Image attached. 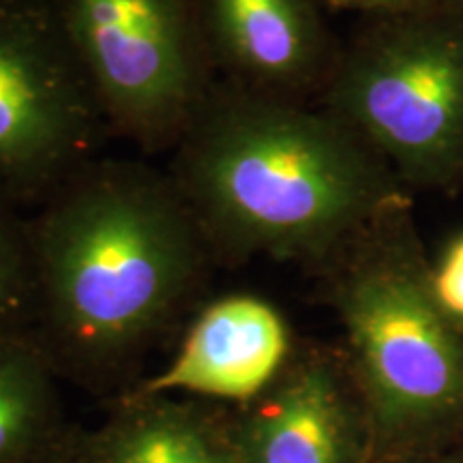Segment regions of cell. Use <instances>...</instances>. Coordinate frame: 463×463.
I'll list each match as a JSON object with an SVG mask.
<instances>
[{"mask_svg": "<svg viewBox=\"0 0 463 463\" xmlns=\"http://www.w3.org/2000/svg\"><path fill=\"white\" fill-rule=\"evenodd\" d=\"M165 170L215 264L269 258L317 270L380 215L412 202L384 159L320 103L222 80Z\"/></svg>", "mask_w": 463, "mask_h": 463, "instance_id": "cell-1", "label": "cell"}, {"mask_svg": "<svg viewBox=\"0 0 463 463\" xmlns=\"http://www.w3.org/2000/svg\"><path fill=\"white\" fill-rule=\"evenodd\" d=\"M34 307L52 350L86 372L131 361L215 264L170 172L99 157L28 219Z\"/></svg>", "mask_w": 463, "mask_h": 463, "instance_id": "cell-2", "label": "cell"}, {"mask_svg": "<svg viewBox=\"0 0 463 463\" xmlns=\"http://www.w3.org/2000/svg\"><path fill=\"white\" fill-rule=\"evenodd\" d=\"M345 364L382 457L463 436V333L439 307L412 202L358 232L322 269Z\"/></svg>", "mask_w": 463, "mask_h": 463, "instance_id": "cell-3", "label": "cell"}, {"mask_svg": "<svg viewBox=\"0 0 463 463\" xmlns=\"http://www.w3.org/2000/svg\"><path fill=\"white\" fill-rule=\"evenodd\" d=\"M410 194L463 187V0L361 15L324 86Z\"/></svg>", "mask_w": 463, "mask_h": 463, "instance_id": "cell-4", "label": "cell"}, {"mask_svg": "<svg viewBox=\"0 0 463 463\" xmlns=\"http://www.w3.org/2000/svg\"><path fill=\"white\" fill-rule=\"evenodd\" d=\"M112 137L172 153L211 95L191 0H56Z\"/></svg>", "mask_w": 463, "mask_h": 463, "instance_id": "cell-5", "label": "cell"}, {"mask_svg": "<svg viewBox=\"0 0 463 463\" xmlns=\"http://www.w3.org/2000/svg\"><path fill=\"white\" fill-rule=\"evenodd\" d=\"M109 137L56 0H0V189L37 208Z\"/></svg>", "mask_w": 463, "mask_h": 463, "instance_id": "cell-6", "label": "cell"}, {"mask_svg": "<svg viewBox=\"0 0 463 463\" xmlns=\"http://www.w3.org/2000/svg\"><path fill=\"white\" fill-rule=\"evenodd\" d=\"M217 80L277 99L317 103L341 42L326 0H191Z\"/></svg>", "mask_w": 463, "mask_h": 463, "instance_id": "cell-7", "label": "cell"}, {"mask_svg": "<svg viewBox=\"0 0 463 463\" xmlns=\"http://www.w3.org/2000/svg\"><path fill=\"white\" fill-rule=\"evenodd\" d=\"M234 420L241 463H364L372 442L344 354L298 352Z\"/></svg>", "mask_w": 463, "mask_h": 463, "instance_id": "cell-8", "label": "cell"}, {"mask_svg": "<svg viewBox=\"0 0 463 463\" xmlns=\"http://www.w3.org/2000/svg\"><path fill=\"white\" fill-rule=\"evenodd\" d=\"M294 356L288 322L269 300L230 294L202 309L172 361L133 395H194L245 405Z\"/></svg>", "mask_w": 463, "mask_h": 463, "instance_id": "cell-9", "label": "cell"}, {"mask_svg": "<svg viewBox=\"0 0 463 463\" xmlns=\"http://www.w3.org/2000/svg\"><path fill=\"white\" fill-rule=\"evenodd\" d=\"M84 463H241L234 422L178 397L133 395Z\"/></svg>", "mask_w": 463, "mask_h": 463, "instance_id": "cell-10", "label": "cell"}, {"mask_svg": "<svg viewBox=\"0 0 463 463\" xmlns=\"http://www.w3.org/2000/svg\"><path fill=\"white\" fill-rule=\"evenodd\" d=\"M54 420L52 361L42 345L0 333V463H31Z\"/></svg>", "mask_w": 463, "mask_h": 463, "instance_id": "cell-11", "label": "cell"}, {"mask_svg": "<svg viewBox=\"0 0 463 463\" xmlns=\"http://www.w3.org/2000/svg\"><path fill=\"white\" fill-rule=\"evenodd\" d=\"M0 189V333H15L14 324L34 307V281L28 219Z\"/></svg>", "mask_w": 463, "mask_h": 463, "instance_id": "cell-12", "label": "cell"}, {"mask_svg": "<svg viewBox=\"0 0 463 463\" xmlns=\"http://www.w3.org/2000/svg\"><path fill=\"white\" fill-rule=\"evenodd\" d=\"M431 286L444 314L463 333V232L431 262Z\"/></svg>", "mask_w": 463, "mask_h": 463, "instance_id": "cell-13", "label": "cell"}, {"mask_svg": "<svg viewBox=\"0 0 463 463\" xmlns=\"http://www.w3.org/2000/svg\"><path fill=\"white\" fill-rule=\"evenodd\" d=\"M427 3V0H326V7L331 11H345V14L372 15L382 11H395L414 7V5Z\"/></svg>", "mask_w": 463, "mask_h": 463, "instance_id": "cell-14", "label": "cell"}, {"mask_svg": "<svg viewBox=\"0 0 463 463\" xmlns=\"http://www.w3.org/2000/svg\"><path fill=\"white\" fill-rule=\"evenodd\" d=\"M384 463H463L461 455L444 453L442 449L419 450V453L384 457Z\"/></svg>", "mask_w": 463, "mask_h": 463, "instance_id": "cell-15", "label": "cell"}, {"mask_svg": "<svg viewBox=\"0 0 463 463\" xmlns=\"http://www.w3.org/2000/svg\"><path fill=\"white\" fill-rule=\"evenodd\" d=\"M31 463H37V461H31Z\"/></svg>", "mask_w": 463, "mask_h": 463, "instance_id": "cell-16", "label": "cell"}]
</instances>
